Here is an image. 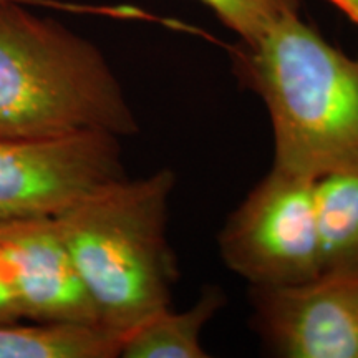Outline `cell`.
<instances>
[{"mask_svg":"<svg viewBox=\"0 0 358 358\" xmlns=\"http://www.w3.org/2000/svg\"><path fill=\"white\" fill-rule=\"evenodd\" d=\"M243 47L241 75L271 120L272 166L313 181L358 166V55L322 37L299 6Z\"/></svg>","mask_w":358,"mask_h":358,"instance_id":"cell-1","label":"cell"},{"mask_svg":"<svg viewBox=\"0 0 358 358\" xmlns=\"http://www.w3.org/2000/svg\"><path fill=\"white\" fill-rule=\"evenodd\" d=\"M30 2L40 0H0V138L136 134V113L100 48Z\"/></svg>","mask_w":358,"mask_h":358,"instance_id":"cell-2","label":"cell"},{"mask_svg":"<svg viewBox=\"0 0 358 358\" xmlns=\"http://www.w3.org/2000/svg\"><path fill=\"white\" fill-rule=\"evenodd\" d=\"M176 176L163 168L106 182L55 216L98 320L124 335L169 307L178 267L168 239Z\"/></svg>","mask_w":358,"mask_h":358,"instance_id":"cell-3","label":"cell"},{"mask_svg":"<svg viewBox=\"0 0 358 358\" xmlns=\"http://www.w3.org/2000/svg\"><path fill=\"white\" fill-rule=\"evenodd\" d=\"M313 186L272 166L226 219L219 252L250 287L299 284L322 271Z\"/></svg>","mask_w":358,"mask_h":358,"instance_id":"cell-4","label":"cell"},{"mask_svg":"<svg viewBox=\"0 0 358 358\" xmlns=\"http://www.w3.org/2000/svg\"><path fill=\"white\" fill-rule=\"evenodd\" d=\"M123 176L122 138L111 133L0 138V222L55 217L88 192Z\"/></svg>","mask_w":358,"mask_h":358,"instance_id":"cell-5","label":"cell"},{"mask_svg":"<svg viewBox=\"0 0 358 358\" xmlns=\"http://www.w3.org/2000/svg\"><path fill=\"white\" fill-rule=\"evenodd\" d=\"M252 325L282 358H358V266L299 284L250 287Z\"/></svg>","mask_w":358,"mask_h":358,"instance_id":"cell-6","label":"cell"},{"mask_svg":"<svg viewBox=\"0 0 358 358\" xmlns=\"http://www.w3.org/2000/svg\"><path fill=\"white\" fill-rule=\"evenodd\" d=\"M0 248L25 320L100 324L55 219L2 224Z\"/></svg>","mask_w":358,"mask_h":358,"instance_id":"cell-7","label":"cell"},{"mask_svg":"<svg viewBox=\"0 0 358 358\" xmlns=\"http://www.w3.org/2000/svg\"><path fill=\"white\" fill-rule=\"evenodd\" d=\"M224 294L217 287H206L186 310L169 307L151 313L123 335L124 358H206L203 345L206 325L224 306Z\"/></svg>","mask_w":358,"mask_h":358,"instance_id":"cell-8","label":"cell"},{"mask_svg":"<svg viewBox=\"0 0 358 358\" xmlns=\"http://www.w3.org/2000/svg\"><path fill=\"white\" fill-rule=\"evenodd\" d=\"M122 334L101 324H0V358H115L122 353Z\"/></svg>","mask_w":358,"mask_h":358,"instance_id":"cell-9","label":"cell"},{"mask_svg":"<svg viewBox=\"0 0 358 358\" xmlns=\"http://www.w3.org/2000/svg\"><path fill=\"white\" fill-rule=\"evenodd\" d=\"M322 271L358 266V166L315 179Z\"/></svg>","mask_w":358,"mask_h":358,"instance_id":"cell-10","label":"cell"},{"mask_svg":"<svg viewBox=\"0 0 358 358\" xmlns=\"http://www.w3.org/2000/svg\"><path fill=\"white\" fill-rule=\"evenodd\" d=\"M232 30L241 42L249 45L261 37L297 0H199Z\"/></svg>","mask_w":358,"mask_h":358,"instance_id":"cell-11","label":"cell"},{"mask_svg":"<svg viewBox=\"0 0 358 358\" xmlns=\"http://www.w3.org/2000/svg\"><path fill=\"white\" fill-rule=\"evenodd\" d=\"M6 222H0V226ZM25 320L22 315L19 297H17L15 285H13L12 272L3 250L0 248V324L2 322Z\"/></svg>","mask_w":358,"mask_h":358,"instance_id":"cell-12","label":"cell"},{"mask_svg":"<svg viewBox=\"0 0 358 358\" xmlns=\"http://www.w3.org/2000/svg\"><path fill=\"white\" fill-rule=\"evenodd\" d=\"M337 7L340 12H343L353 24L358 27V0H327Z\"/></svg>","mask_w":358,"mask_h":358,"instance_id":"cell-13","label":"cell"}]
</instances>
